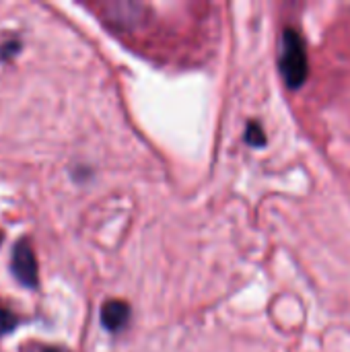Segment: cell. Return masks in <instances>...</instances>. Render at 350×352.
Here are the masks:
<instances>
[{"mask_svg":"<svg viewBox=\"0 0 350 352\" xmlns=\"http://www.w3.org/2000/svg\"><path fill=\"white\" fill-rule=\"evenodd\" d=\"M278 68L289 89H301L309 76V60L303 37L295 29H285Z\"/></svg>","mask_w":350,"mask_h":352,"instance_id":"1","label":"cell"},{"mask_svg":"<svg viewBox=\"0 0 350 352\" xmlns=\"http://www.w3.org/2000/svg\"><path fill=\"white\" fill-rule=\"evenodd\" d=\"M10 268L14 278L23 287H35L37 285V260L27 241H19L12 250V260Z\"/></svg>","mask_w":350,"mask_h":352,"instance_id":"2","label":"cell"},{"mask_svg":"<svg viewBox=\"0 0 350 352\" xmlns=\"http://www.w3.org/2000/svg\"><path fill=\"white\" fill-rule=\"evenodd\" d=\"M130 320V307L124 301H109L101 309V322L109 332H120Z\"/></svg>","mask_w":350,"mask_h":352,"instance_id":"3","label":"cell"},{"mask_svg":"<svg viewBox=\"0 0 350 352\" xmlns=\"http://www.w3.org/2000/svg\"><path fill=\"white\" fill-rule=\"evenodd\" d=\"M245 142L252 146H264L266 144V134L262 130V126L258 122H250L248 130H245Z\"/></svg>","mask_w":350,"mask_h":352,"instance_id":"4","label":"cell"},{"mask_svg":"<svg viewBox=\"0 0 350 352\" xmlns=\"http://www.w3.org/2000/svg\"><path fill=\"white\" fill-rule=\"evenodd\" d=\"M14 328H17V318L10 311H6V309L0 307V336L10 334Z\"/></svg>","mask_w":350,"mask_h":352,"instance_id":"5","label":"cell"},{"mask_svg":"<svg viewBox=\"0 0 350 352\" xmlns=\"http://www.w3.org/2000/svg\"><path fill=\"white\" fill-rule=\"evenodd\" d=\"M41 352H66V351H62V349H56V346H52V349H45V351H41Z\"/></svg>","mask_w":350,"mask_h":352,"instance_id":"6","label":"cell"},{"mask_svg":"<svg viewBox=\"0 0 350 352\" xmlns=\"http://www.w3.org/2000/svg\"><path fill=\"white\" fill-rule=\"evenodd\" d=\"M0 239H2V235H0Z\"/></svg>","mask_w":350,"mask_h":352,"instance_id":"7","label":"cell"}]
</instances>
